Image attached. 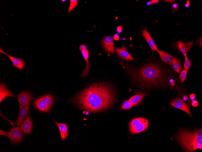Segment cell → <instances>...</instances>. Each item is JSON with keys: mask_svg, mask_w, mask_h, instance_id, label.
I'll list each match as a JSON object with an SVG mask.
<instances>
[{"mask_svg": "<svg viewBox=\"0 0 202 152\" xmlns=\"http://www.w3.org/2000/svg\"><path fill=\"white\" fill-rule=\"evenodd\" d=\"M116 93L110 85L100 82L87 87L70 100L79 108L90 112L106 110L113 105Z\"/></svg>", "mask_w": 202, "mask_h": 152, "instance_id": "cell-1", "label": "cell"}, {"mask_svg": "<svg viewBox=\"0 0 202 152\" xmlns=\"http://www.w3.org/2000/svg\"><path fill=\"white\" fill-rule=\"evenodd\" d=\"M133 80L143 85L155 86L162 82L163 71L157 65L150 63L138 69H132L124 66Z\"/></svg>", "mask_w": 202, "mask_h": 152, "instance_id": "cell-2", "label": "cell"}, {"mask_svg": "<svg viewBox=\"0 0 202 152\" xmlns=\"http://www.w3.org/2000/svg\"><path fill=\"white\" fill-rule=\"evenodd\" d=\"M178 140L187 151L192 152L202 149V130L194 132L183 131L180 132Z\"/></svg>", "mask_w": 202, "mask_h": 152, "instance_id": "cell-3", "label": "cell"}, {"mask_svg": "<svg viewBox=\"0 0 202 152\" xmlns=\"http://www.w3.org/2000/svg\"><path fill=\"white\" fill-rule=\"evenodd\" d=\"M8 137L11 142L14 144L20 143L23 137L22 133L20 127H13L8 132Z\"/></svg>", "mask_w": 202, "mask_h": 152, "instance_id": "cell-4", "label": "cell"}, {"mask_svg": "<svg viewBox=\"0 0 202 152\" xmlns=\"http://www.w3.org/2000/svg\"><path fill=\"white\" fill-rule=\"evenodd\" d=\"M101 43L104 49L107 52L114 53V46L112 35L105 36L102 40Z\"/></svg>", "mask_w": 202, "mask_h": 152, "instance_id": "cell-5", "label": "cell"}, {"mask_svg": "<svg viewBox=\"0 0 202 152\" xmlns=\"http://www.w3.org/2000/svg\"><path fill=\"white\" fill-rule=\"evenodd\" d=\"M32 99L31 93L28 91H23L18 94V100L20 105L29 106Z\"/></svg>", "mask_w": 202, "mask_h": 152, "instance_id": "cell-6", "label": "cell"}, {"mask_svg": "<svg viewBox=\"0 0 202 152\" xmlns=\"http://www.w3.org/2000/svg\"><path fill=\"white\" fill-rule=\"evenodd\" d=\"M29 107L25 105H20L18 116L16 124L20 126L25 120L26 117L29 114Z\"/></svg>", "mask_w": 202, "mask_h": 152, "instance_id": "cell-7", "label": "cell"}, {"mask_svg": "<svg viewBox=\"0 0 202 152\" xmlns=\"http://www.w3.org/2000/svg\"><path fill=\"white\" fill-rule=\"evenodd\" d=\"M170 104L177 109L185 111L191 116L189 106L180 98H178L173 100L170 103Z\"/></svg>", "mask_w": 202, "mask_h": 152, "instance_id": "cell-8", "label": "cell"}, {"mask_svg": "<svg viewBox=\"0 0 202 152\" xmlns=\"http://www.w3.org/2000/svg\"><path fill=\"white\" fill-rule=\"evenodd\" d=\"M0 52L3 53L10 58L12 62L13 66L20 70L23 69L25 67L26 63L24 61L21 59L18 58L11 56L4 52L0 48Z\"/></svg>", "mask_w": 202, "mask_h": 152, "instance_id": "cell-9", "label": "cell"}, {"mask_svg": "<svg viewBox=\"0 0 202 152\" xmlns=\"http://www.w3.org/2000/svg\"><path fill=\"white\" fill-rule=\"evenodd\" d=\"M193 44V42L191 41V42H184L181 41H178L175 45V47L178 49L184 56L186 55L187 52L189 51L191 47V46Z\"/></svg>", "mask_w": 202, "mask_h": 152, "instance_id": "cell-10", "label": "cell"}, {"mask_svg": "<svg viewBox=\"0 0 202 152\" xmlns=\"http://www.w3.org/2000/svg\"><path fill=\"white\" fill-rule=\"evenodd\" d=\"M149 122L148 120L144 118L140 123L136 127L129 129V132L132 134L138 133L145 130L148 127Z\"/></svg>", "mask_w": 202, "mask_h": 152, "instance_id": "cell-11", "label": "cell"}, {"mask_svg": "<svg viewBox=\"0 0 202 152\" xmlns=\"http://www.w3.org/2000/svg\"><path fill=\"white\" fill-rule=\"evenodd\" d=\"M34 105L40 111L49 113L50 107L40 97L34 100Z\"/></svg>", "mask_w": 202, "mask_h": 152, "instance_id": "cell-12", "label": "cell"}, {"mask_svg": "<svg viewBox=\"0 0 202 152\" xmlns=\"http://www.w3.org/2000/svg\"><path fill=\"white\" fill-rule=\"evenodd\" d=\"M33 125V122L29 116L22 123L20 127L22 133L24 134L31 133Z\"/></svg>", "mask_w": 202, "mask_h": 152, "instance_id": "cell-13", "label": "cell"}, {"mask_svg": "<svg viewBox=\"0 0 202 152\" xmlns=\"http://www.w3.org/2000/svg\"><path fill=\"white\" fill-rule=\"evenodd\" d=\"M142 35L145 39L152 50L156 51L158 50V49L154 41L145 28H144L142 29Z\"/></svg>", "mask_w": 202, "mask_h": 152, "instance_id": "cell-14", "label": "cell"}, {"mask_svg": "<svg viewBox=\"0 0 202 152\" xmlns=\"http://www.w3.org/2000/svg\"><path fill=\"white\" fill-rule=\"evenodd\" d=\"M8 96L15 97L16 96L8 90L5 84L3 83H1L0 84V103L5 98Z\"/></svg>", "mask_w": 202, "mask_h": 152, "instance_id": "cell-15", "label": "cell"}, {"mask_svg": "<svg viewBox=\"0 0 202 152\" xmlns=\"http://www.w3.org/2000/svg\"><path fill=\"white\" fill-rule=\"evenodd\" d=\"M115 51L118 55L122 59L127 61L134 60V58L129 52L125 49L116 47Z\"/></svg>", "mask_w": 202, "mask_h": 152, "instance_id": "cell-16", "label": "cell"}, {"mask_svg": "<svg viewBox=\"0 0 202 152\" xmlns=\"http://www.w3.org/2000/svg\"><path fill=\"white\" fill-rule=\"evenodd\" d=\"M54 121L58 127L61 139L64 140L68 135V130L67 125L65 123H59L54 120Z\"/></svg>", "mask_w": 202, "mask_h": 152, "instance_id": "cell-17", "label": "cell"}, {"mask_svg": "<svg viewBox=\"0 0 202 152\" xmlns=\"http://www.w3.org/2000/svg\"><path fill=\"white\" fill-rule=\"evenodd\" d=\"M81 52L86 62V67L82 73L81 76L82 77L86 76L88 75L90 70V66L88 60L89 52L87 49L84 51H82Z\"/></svg>", "mask_w": 202, "mask_h": 152, "instance_id": "cell-18", "label": "cell"}, {"mask_svg": "<svg viewBox=\"0 0 202 152\" xmlns=\"http://www.w3.org/2000/svg\"><path fill=\"white\" fill-rule=\"evenodd\" d=\"M159 54L160 58L161 60L166 63L170 65L171 64L173 56L168 53L161 51L159 49L157 51Z\"/></svg>", "mask_w": 202, "mask_h": 152, "instance_id": "cell-19", "label": "cell"}, {"mask_svg": "<svg viewBox=\"0 0 202 152\" xmlns=\"http://www.w3.org/2000/svg\"><path fill=\"white\" fill-rule=\"evenodd\" d=\"M146 95V94L138 93L130 98L128 101L133 106H135L139 103L142 100L143 97Z\"/></svg>", "mask_w": 202, "mask_h": 152, "instance_id": "cell-20", "label": "cell"}, {"mask_svg": "<svg viewBox=\"0 0 202 152\" xmlns=\"http://www.w3.org/2000/svg\"><path fill=\"white\" fill-rule=\"evenodd\" d=\"M171 63L173 69L176 72L180 73L182 69V65L178 59L174 57Z\"/></svg>", "mask_w": 202, "mask_h": 152, "instance_id": "cell-21", "label": "cell"}, {"mask_svg": "<svg viewBox=\"0 0 202 152\" xmlns=\"http://www.w3.org/2000/svg\"><path fill=\"white\" fill-rule=\"evenodd\" d=\"M144 118L142 117H137L132 120L130 122L129 124V129H131L138 125L142 121Z\"/></svg>", "mask_w": 202, "mask_h": 152, "instance_id": "cell-22", "label": "cell"}, {"mask_svg": "<svg viewBox=\"0 0 202 152\" xmlns=\"http://www.w3.org/2000/svg\"><path fill=\"white\" fill-rule=\"evenodd\" d=\"M50 107L52 105L54 100L53 96L50 95H46L40 97Z\"/></svg>", "mask_w": 202, "mask_h": 152, "instance_id": "cell-23", "label": "cell"}, {"mask_svg": "<svg viewBox=\"0 0 202 152\" xmlns=\"http://www.w3.org/2000/svg\"><path fill=\"white\" fill-rule=\"evenodd\" d=\"M132 106H133L128 100H126L122 103L121 108L122 110H126L131 108Z\"/></svg>", "mask_w": 202, "mask_h": 152, "instance_id": "cell-24", "label": "cell"}, {"mask_svg": "<svg viewBox=\"0 0 202 152\" xmlns=\"http://www.w3.org/2000/svg\"><path fill=\"white\" fill-rule=\"evenodd\" d=\"M77 0H70V4L67 11L68 13L70 12L77 5Z\"/></svg>", "mask_w": 202, "mask_h": 152, "instance_id": "cell-25", "label": "cell"}, {"mask_svg": "<svg viewBox=\"0 0 202 152\" xmlns=\"http://www.w3.org/2000/svg\"><path fill=\"white\" fill-rule=\"evenodd\" d=\"M187 70L184 69L180 72L179 77L181 83L184 82L185 80L187 75Z\"/></svg>", "mask_w": 202, "mask_h": 152, "instance_id": "cell-26", "label": "cell"}, {"mask_svg": "<svg viewBox=\"0 0 202 152\" xmlns=\"http://www.w3.org/2000/svg\"><path fill=\"white\" fill-rule=\"evenodd\" d=\"M185 62L184 65V69L188 70L191 64V62L188 59L187 55L184 56Z\"/></svg>", "mask_w": 202, "mask_h": 152, "instance_id": "cell-27", "label": "cell"}, {"mask_svg": "<svg viewBox=\"0 0 202 152\" xmlns=\"http://www.w3.org/2000/svg\"><path fill=\"white\" fill-rule=\"evenodd\" d=\"M171 10L173 13H175V12H177L178 10V4H174L171 8Z\"/></svg>", "mask_w": 202, "mask_h": 152, "instance_id": "cell-28", "label": "cell"}, {"mask_svg": "<svg viewBox=\"0 0 202 152\" xmlns=\"http://www.w3.org/2000/svg\"><path fill=\"white\" fill-rule=\"evenodd\" d=\"M87 46L84 44H82L79 47V49L81 51H84L87 49Z\"/></svg>", "mask_w": 202, "mask_h": 152, "instance_id": "cell-29", "label": "cell"}, {"mask_svg": "<svg viewBox=\"0 0 202 152\" xmlns=\"http://www.w3.org/2000/svg\"><path fill=\"white\" fill-rule=\"evenodd\" d=\"M198 104V101L197 100H193L191 105L192 106L194 107H197Z\"/></svg>", "mask_w": 202, "mask_h": 152, "instance_id": "cell-30", "label": "cell"}, {"mask_svg": "<svg viewBox=\"0 0 202 152\" xmlns=\"http://www.w3.org/2000/svg\"><path fill=\"white\" fill-rule=\"evenodd\" d=\"M158 2L159 1L157 0H153L151 1H149L147 2V5H149L154 3H156Z\"/></svg>", "mask_w": 202, "mask_h": 152, "instance_id": "cell-31", "label": "cell"}, {"mask_svg": "<svg viewBox=\"0 0 202 152\" xmlns=\"http://www.w3.org/2000/svg\"><path fill=\"white\" fill-rule=\"evenodd\" d=\"M0 135H3L6 137H8V135L7 134L6 132L2 130H0Z\"/></svg>", "mask_w": 202, "mask_h": 152, "instance_id": "cell-32", "label": "cell"}, {"mask_svg": "<svg viewBox=\"0 0 202 152\" xmlns=\"http://www.w3.org/2000/svg\"><path fill=\"white\" fill-rule=\"evenodd\" d=\"M113 39L115 40H118L119 39V37L118 34H115V35H114L113 37Z\"/></svg>", "mask_w": 202, "mask_h": 152, "instance_id": "cell-33", "label": "cell"}, {"mask_svg": "<svg viewBox=\"0 0 202 152\" xmlns=\"http://www.w3.org/2000/svg\"><path fill=\"white\" fill-rule=\"evenodd\" d=\"M195 95L193 93L191 94L190 95V99L192 100H194L195 98Z\"/></svg>", "mask_w": 202, "mask_h": 152, "instance_id": "cell-34", "label": "cell"}, {"mask_svg": "<svg viewBox=\"0 0 202 152\" xmlns=\"http://www.w3.org/2000/svg\"><path fill=\"white\" fill-rule=\"evenodd\" d=\"M117 30L118 33H120L122 30V28L121 26L118 27L117 28Z\"/></svg>", "mask_w": 202, "mask_h": 152, "instance_id": "cell-35", "label": "cell"}, {"mask_svg": "<svg viewBox=\"0 0 202 152\" xmlns=\"http://www.w3.org/2000/svg\"><path fill=\"white\" fill-rule=\"evenodd\" d=\"M190 5V3L189 1H187V3L185 5V6L187 7H188Z\"/></svg>", "mask_w": 202, "mask_h": 152, "instance_id": "cell-36", "label": "cell"}, {"mask_svg": "<svg viewBox=\"0 0 202 152\" xmlns=\"http://www.w3.org/2000/svg\"><path fill=\"white\" fill-rule=\"evenodd\" d=\"M188 97L187 96H184L183 97V100L184 101H187L188 99Z\"/></svg>", "mask_w": 202, "mask_h": 152, "instance_id": "cell-37", "label": "cell"}, {"mask_svg": "<svg viewBox=\"0 0 202 152\" xmlns=\"http://www.w3.org/2000/svg\"><path fill=\"white\" fill-rule=\"evenodd\" d=\"M164 1L168 2H171V3H173L175 2L174 0H164Z\"/></svg>", "mask_w": 202, "mask_h": 152, "instance_id": "cell-38", "label": "cell"}, {"mask_svg": "<svg viewBox=\"0 0 202 152\" xmlns=\"http://www.w3.org/2000/svg\"><path fill=\"white\" fill-rule=\"evenodd\" d=\"M83 113L85 114L88 115L89 114V112L87 111H84L83 112Z\"/></svg>", "mask_w": 202, "mask_h": 152, "instance_id": "cell-39", "label": "cell"}, {"mask_svg": "<svg viewBox=\"0 0 202 152\" xmlns=\"http://www.w3.org/2000/svg\"><path fill=\"white\" fill-rule=\"evenodd\" d=\"M62 2H64V1H65L62 0Z\"/></svg>", "mask_w": 202, "mask_h": 152, "instance_id": "cell-40", "label": "cell"}]
</instances>
